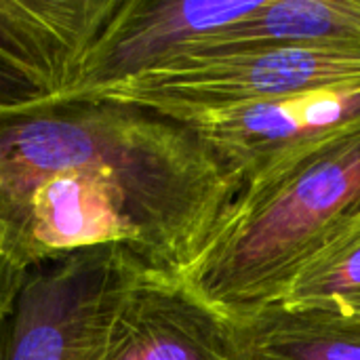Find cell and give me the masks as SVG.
Segmentation results:
<instances>
[{"label":"cell","mask_w":360,"mask_h":360,"mask_svg":"<svg viewBox=\"0 0 360 360\" xmlns=\"http://www.w3.org/2000/svg\"><path fill=\"white\" fill-rule=\"evenodd\" d=\"M238 186L167 116L108 97L0 112V245L25 270L114 247L181 278Z\"/></svg>","instance_id":"obj_1"},{"label":"cell","mask_w":360,"mask_h":360,"mask_svg":"<svg viewBox=\"0 0 360 360\" xmlns=\"http://www.w3.org/2000/svg\"><path fill=\"white\" fill-rule=\"evenodd\" d=\"M360 219V127L249 181L181 283L230 323L278 302L289 281Z\"/></svg>","instance_id":"obj_2"},{"label":"cell","mask_w":360,"mask_h":360,"mask_svg":"<svg viewBox=\"0 0 360 360\" xmlns=\"http://www.w3.org/2000/svg\"><path fill=\"white\" fill-rule=\"evenodd\" d=\"M346 86H360V49L251 46L177 55L95 97L141 105L184 122L215 110Z\"/></svg>","instance_id":"obj_3"},{"label":"cell","mask_w":360,"mask_h":360,"mask_svg":"<svg viewBox=\"0 0 360 360\" xmlns=\"http://www.w3.org/2000/svg\"><path fill=\"white\" fill-rule=\"evenodd\" d=\"M78 360H245L234 325L181 278L131 266L105 295Z\"/></svg>","instance_id":"obj_4"},{"label":"cell","mask_w":360,"mask_h":360,"mask_svg":"<svg viewBox=\"0 0 360 360\" xmlns=\"http://www.w3.org/2000/svg\"><path fill=\"white\" fill-rule=\"evenodd\" d=\"M181 124L198 135L240 190L274 167L360 127V86L215 110Z\"/></svg>","instance_id":"obj_5"},{"label":"cell","mask_w":360,"mask_h":360,"mask_svg":"<svg viewBox=\"0 0 360 360\" xmlns=\"http://www.w3.org/2000/svg\"><path fill=\"white\" fill-rule=\"evenodd\" d=\"M131 266L139 264L103 247L32 268L0 319V360H78L105 295Z\"/></svg>","instance_id":"obj_6"},{"label":"cell","mask_w":360,"mask_h":360,"mask_svg":"<svg viewBox=\"0 0 360 360\" xmlns=\"http://www.w3.org/2000/svg\"><path fill=\"white\" fill-rule=\"evenodd\" d=\"M120 0H0V112L65 95Z\"/></svg>","instance_id":"obj_7"},{"label":"cell","mask_w":360,"mask_h":360,"mask_svg":"<svg viewBox=\"0 0 360 360\" xmlns=\"http://www.w3.org/2000/svg\"><path fill=\"white\" fill-rule=\"evenodd\" d=\"M266 0H120L84 53L61 97L97 95L188 53L219 30L247 19Z\"/></svg>","instance_id":"obj_8"},{"label":"cell","mask_w":360,"mask_h":360,"mask_svg":"<svg viewBox=\"0 0 360 360\" xmlns=\"http://www.w3.org/2000/svg\"><path fill=\"white\" fill-rule=\"evenodd\" d=\"M251 46L360 49V0H266L259 11L205 38L188 53Z\"/></svg>","instance_id":"obj_9"},{"label":"cell","mask_w":360,"mask_h":360,"mask_svg":"<svg viewBox=\"0 0 360 360\" xmlns=\"http://www.w3.org/2000/svg\"><path fill=\"white\" fill-rule=\"evenodd\" d=\"M232 325L245 360H360V319L274 304Z\"/></svg>","instance_id":"obj_10"},{"label":"cell","mask_w":360,"mask_h":360,"mask_svg":"<svg viewBox=\"0 0 360 360\" xmlns=\"http://www.w3.org/2000/svg\"><path fill=\"white\" fill-rule=\"evenodd\" d=\"M276 306L360 319V219L300 268Z\"/></svg>","instance_id":"obj_11"},{"label":"cell","mask_w":360,"mask_h":360,"mask_svg":"<svg viewBox=\"0 0 360 360\" xmlns=\"http://www.w3.org/2000/svg\"><path fill=\"white\" fill-rule=\"evenodd\" d=\"M27 274L30 270L17 264L0 245V319L13 310Z\"/></svg>","instance_id":"obj_12"}]
</instances>
